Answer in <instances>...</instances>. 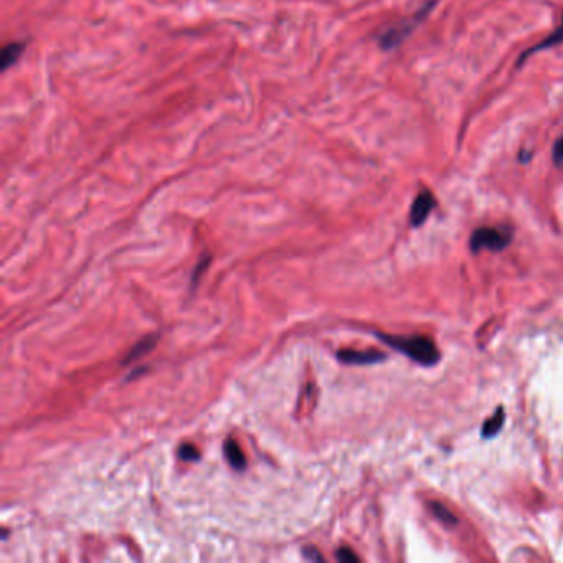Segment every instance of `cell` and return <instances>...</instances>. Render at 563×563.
Instances as JSON below:
<instances>
[{
    "label": "cell",
    "mask_w": 563,
    "mask_h": 563,
    "mask_svg": "<svg viewBox=\"0 0 563 563\" xmlns=\"http://www.w3.org/2000/svg\"><path fill=\"white\" fill-rule=\"evenodd\" d=\"M382 342H385L392 349L402 352L413 362L421 365H435L441 359L440 350L436 349L435 342L423 335H411V337H402V335H387L377 334Z\"/></svg>",
    "instance_id": "obj_1"
},
{
    "label": "cell",
    "mask_w": 563,
    "mask_h": 563,
    "mask_svg": "<svg viewBox=\"0 0 563 563\" xmlns=\"http://www.w3.org/2000/svg\"><path fill=\"white\" fill-rule=\"evenodd\" d=\"M435 3H436V0H428L423 7L416 13L411 15L410 18H403L397 21V23L387 26V28L378 35V45H380L382 50H395L397 46L402 45V43L416 30V26L430 15L433 7H435Z\"/></svg>",
    "instance_id": "obj_2"
},
{
    "label": "cell",
    "mask_w": 563,
    "mask_h": 563,
    "mask_svg": "<svg viewBox=\"0 0 563 563\" xmlns=\"http://www.w3.org/2000/svg\"><path fill=\"white\" fill-rule=\"evenodd\" d=\"M512 230L507 226H481L474 230L469 240V246L473 253L489 250V251H502L511 245Z\"/></svg>",
    "instance_id": "obj_3"
},
{
    "label": "cell",
    "mask_w": 563,
    "mask_h": 563,
    "mask_svg": "<svg viewBox=\"0 0 563 563\" xmlns=\"http://www.w3.org/2000/svg\"><path fill=\"white\" fill-rule=\"evenodd\" d=\"M435 207H436V198L431 192L423 190L421 193L416 195L415 202H413V205H411V210H410L411 225L413 226L423 225Z\"/></svg>",
    "instance_id": "obj_4"
},
{
    "label": "cell",
    "mask_w": 563,
    "mask_h": 563,
    "mask_svg": "<svg viewBox=\"0 0 563 563\" xmlns=\"http://www.w3.org/2000/svg\"><path fill=\"white\" fill-rule=\"evenodd\" d=\"M337 359L344 364H354V365H369L377 364L387 359L385 354L380 352H359V350H340L337 354Z\"/></svg>",
    "instance_id": "obj_5"
},
{
    "label": "cell",
    "mask_w": 563,
    "mask_h": 563,
    "mask_svg": "<svg viewBox=\"0 0 563 563\" xmlns=\"http://www.w3.org/2000/svg\"><path fill=\"white\" fill-rule=\"evenodd\" d=\"M560 43H563V20H562V23L557 26V30L552 31L547 38H544L540 43H537V45H534L532 48H529L527 51L522 53L521 58H519V61H517V66H521V63H524L525 59H527L530 55H534V53H537L540 50H547V48H552L555 45H560Z\"/></svg>",
    "instance_id": "obj_6"
},
{
    "label": "cell",
    "mask_w": 563,
    "mask_h": 563,
    "mask_svg": "<svg viewBox=\"0 0 563 563\" xmlns=\"http://www.w3.org/2000/svg\"><path fill=\"white\" fill-rule=\"evenodd\" d=\"M504 421H506L504 408H497L496 413L483 425L481 435L484 438H494L496 435H499V431L502 430V426H504Z\"/></svg>",
    "instance_id": "obj_7"
},
{
    "label": "cell",
    "mask_w": 563,
    "mask_h": 563,
    "mask_svg": "<svg viewBox=\"0 0 563 563\" xmlns=\"http://www.w3.org/2000/svg\"><path fill=\"white\" fill-rule=\"evenodd\" d=\"M225 454H226V459H228V463L233 466L235 469H243L246 464V459H245V454H243L241 448L238 446V443H235L233 440H228L225 445Z\"/></svg>",
    "instance_id": "obj_8"
},
{
    "label": "cell",
    "mask_w": 563,
    "mask_h": 563,
    "mask_svg": "<svg viewBox=\"0 0 563 563\" xmlns=\"http://www.w3.org/2000/svg\"><path fill=\"white\" fill-rule=\"evenodd\" d=\"M430 509H431L433 516H435L443 525H446V527H456L458 525V519L454 517L445 506L440 504V502H430Z\"/></svg>",
    "instance_id": "obj_9"
},
{
    "label": "cell",
    "mask_w": 563,
    "mask_h": 563,
    "mask_svg": "<svg viewBox=\"0 0 563 563\" xmlns=\"http://www.w3.org/2000/svg\"><path fill=\"white\" fill-rule=\"evenodd\" d=\"M23 46H25L23 43H17V41H13V43H10V45L5 46V50L2 53V68L3 69H7L13 61H17V58L21 55V51H23Z\"/></svg>",
    "instance_id": "obj_10"
},
{
    "label": "cell",
    "mask_w": 563,
    "mask_h": 563,
    "mask_svg": "<svg viewBox=\"0 0 563 563\" xmlns=\"http://www.w3.org/2000/svg\"><path fill=\"white\" fill-rule=\"evenodd\" d=\"M155 344V340L154 339H144L142 342H139L136 347H134L132 350H131V354H129V357H127V360H136V359H139L140 355H144V354H147V350L152 347V345Z\"/></svg>",
    "instance_id": "obj_11"
},
{
    "label": "cell",
    "mask_w": 563,
    "mask_h": 563,
    "mask_svg": "<svg viewBox=\"0 0 563 563\" xmlns=\"http://www.w3.org/2000/svg\"><path fill=\"white\" fill-rule=\"evenodd\" d=\"M178 456L183 461H197L200 453L197 448H193L192 445H183L180 449H178Z\"/></svg>",
    "instance_id": "obj_12"
},
{
    "label": "cell",
    "mask_w": 563,
    "mask_h": 563,
    "mask_svg": "<svg viewBox=\"0 0 563 563\" xmlns=\"http://www.w3.org/2000/svg\"><path fill=\"white\" fill-rule=\"evenodd\" d=\"M552 159H554L555 165H563V136L555 140L554 150H552Z\"/></svg>",
    "instance_id": "obj_13"
},
{
    "label": "cell",
    "mask_w": 563,
    "mask_h": 563,
    "mask_svg": "<svg viewBox=\"0 0 563 563\" xmlns=\"http://www.w3.org/2000/svg\"><path fill=\"white\" fill-rule=\"evenodd\" d=\"M337 559L340 562H359V557H357L354 552L349 549H340L337 552Z\"/></svg>",
    "instance_id": "obj_14"
}]
</instances>
